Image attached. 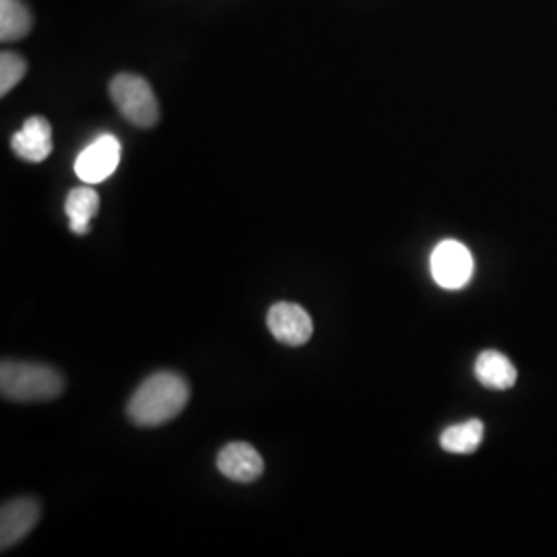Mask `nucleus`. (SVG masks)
Returning <instances> with one entry per match:
<instances>
[{
    "mask_svg": "<svg viewBox=\"0 0 557 557\" xmlns=\"http://www.w3.org/2000/svg\"><path fill=\"white\" fill-rule=\"evenodd\" d=\"M432 277L444 289H462L475 273V260L465 244L444 239L432 252Z\"/></svg>",
    "mask_w": 557,
    "mask_h": 557,
    "instance_id": "nucleus-4",
    "label": "nucleus"
},
{
    "mask_svg": "<svg viewBox=\"0 0 557 557\" xmlns=\"http://www.w3.org/2000/svg\"><path fill=\"white\" fill-rule=\"evenodd\" d=\"M38 499L15 498L2 504L0 510V549L7 552L27 537L40 520Z\"/></svg>",
    "mask_w": 557,
    "mask_h": 557,
    "instance_id": "nucleus-7",
    "label": "nucleus"
},
{
    "mask_svg": "<svg viewBox=\"0 0 557 557\" xmlns=\"http://www.w3.org/2000/svg\"><path fill=\"white\" fill-rule=\"evenodd\" d=\"M27 73V62L20 54L4 50L0 54V96H7Z\"/></svg>",
    "mask_w": 557,
    "mask_h": 557,
    "instance_id": "nucleus-14",
    "label": "nucleus"
},
{
    "mask_svg": "<svg viewBox=\"0 0 557 557\" xmlns=\"http://www.w3.org/2000/svg\"><path fill=\"white\" fill-rule=\"evenodd\" d=\"M62 391V374L46 363L4 359L0 366V393L7 400L41 403L60 397Z\"/></svg>",
    "mask_w": 557,
    "mask_h": 557,
    "instance_id": "nucleus-2",
    "label": "nucleus"
},
{
    "mask_svg": "<svg viewBox=\"0 0 557 557\" xmlns=\"http://www.w3.org/2000/svg\"><path fill=\"white\" fill-rule=\"evenodd\" d=\"M186 380L172 372H158L145 380L128 400V419L140 428H158L178 418L188 405Z\"/></svg>",
    "mask_w": 557,
    "mask_h": 557,
    "instance_id": "nucleus-1",
    "label": "nucleus"
},
{
    "mask_svg": "<svg viewBox=\"0 0 557 557\" xmlns=\"http://www.w3.org/2000/svg\"><path fill=\"white\" fill-rule=\"evenodd\" d=\"M11 147L15 156L29 163H41L52 153V126L44 116L25 120L20 133L13 135Z\"/></svg>",
    "mask_w": 557,
    "mask_h": 557,
    "instance_id": "nucleus-9",
    "label": "nucleus"
},
{
    "mask_svg": "<svg viewBox=\"0 0 557 557\" xmlns=\"http://www.w3.org/2000/svg\"><path fill=\"white\" fill-rule=\"evenodd\" d=\"M485 428L479 419H469L465 423H458L453 428H446L440 436V444L446 453L453 455H471L479 448V444L483 442Z\"/></svg>",
    "mask_w": 557,
    "mask_h": 557,
    "instance_id": "nucleus-12",
    "label": "nucleus"
},
{
    "mask_svg": "<svg viewBox=\"0 0 557 557\" xmlns=\"http://www.w3.org/2000/svg\"><path fill=\"white\" fill-rule=\"evenodd\" d=\"M218 469L223 478L236 483H252L264 473V460L255 446L246 442H234L221 450Z\"/></svg>",
    "mask_w": 557,
    "mask_h": 557,
    "instance_id": "nucleus-8",
    "label": "nucleus"
},
{
    "mask_svg": "<svg viewBox=\"0 0 557 557\" xmlns=\"http://www.w3.org/2000/svg\"><path fill=\"white\" fill-rule=\"evenodd\" d=\"M110 98L120 114L139 128H151L160 122V103L151 85L139 75L122 73L110 83Z\"/></svg>",
    "mask_w": 557,
    "mask_h": 557,
    "instance_id": "nucleus-3",
    "label": "nucleus"
},
{
    "mask_svg": "<svg viewBox=\"0 0 557 557\" xmlns=\"http://www.w3.org/2000/svg\"><path fill=\"white\" fill-rule=\"evenodd\" d=\"M267 326H269L271 335L277 338L278 343L289 345V347L306 345L310 337H312V331H314V324H312L310 314L301 306L292 304V301H278V304H275L269 310Z\"/></svg>",
    "mask_w": 557,
    "mask_h": 557,
    "instance_id": "nucleus-6",
    "label": "nucleus"
},
{
    "mask_svg": "<svg viewBox=\"0 0 557 557\" xmlns=\"http://www.w3.org/2000/svg\"><path fill=\"white\" fill-rule=\"evenodd\" d=\"M120 140L114 135H101L87 145L75 161V174L85 184H100L110 178L120 163Z\"/></svg>",
    "mask_w": 557,
    "mask_h": 557,
    "instance_id": "nucleus-5",
    "label": "nucleus"
},
{
    "mask_svg": "<svg viewBox=\"0 0 557 557\" xmlns=\"http://www.w3.org/2000/svg\"><path fill=\"white\" fill-rule=\"evenodd\" d=\"M64 211L69 215V227L73 234H89V223L100 211V195L89 186L73 188L64 202Z\"/></svg>",
    "mask_w": 557,
    "mask_h": 557,
    "instance_id": "nucleus-11",
    "label": "nucleus"
},
{
    "mask_svg": "<svg viewBox=\"0 0 557 557\" xmlns=\"http://www.w3.org/2000/svg\"><path fill=\"white\" fill-rule=\"evenodd\" d=\"M475 376L485 388L506 391L517 382V368L510 359L496 349H487L475 361Z\"/></svg>",
    "mask_w": 557,
    "mask_h": 557,
    "instance_id": "nucleus-10",
    "label": "nucleus"
},
{
    "mask_svg": "<svg viewBox=\"0 0 557 557\" xmlns=\"http://www.w3.org/2000/svg\"><path fill=\"white\" fill-rule=\"evenodd\" d=\"M32 13L21 0H0V40H23L32 32Z\"/></svg>",
    "mask_w": 557,
    "mask_h": 557,
    "instance_id": "nucleus-13",
    "label": "nucleus"
}]
</instances>
